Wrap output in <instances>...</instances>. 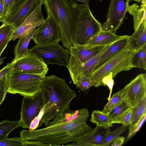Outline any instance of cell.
<instances>
[{"instance_id": "cell-1", "label": "cell", "mask_w": 146, "mask_h": 146, "mask_svg": "<svg viewBox=\"0 0 146 146\" xmlns=\"http://www.w3.org/2000/svg\"><path fill=\"white\" fill-rule=\"evenodd\" d=\"M89 117L85 108L70 110L49 121L45 128L32 131L22 130L20 139L23 146H60L85 137L94 129L86 123Z\"/></svg>"}, {"instance_id": "cell-2", "label": "cell", "mask_w": 146, "mask_h": 146, "mask_svg": "<svg viewBox=\"0 0 146 146\" xmlns=\"http://www.w3.org/2000/svg\"><path fill=\"white\" fill-rule=\"evenodd\" d=\"M40 92L44 110L38 128L70 111V103L76 96L64 79L54 75L45 76Z\"/></svg>"}, {"instance_id": "cell-3", "label": "cell", "mask_w": 146, "mask_h": 146, "mask_svg": "<svg viewBox=\"0 0 146 146\" xmlns=\"http://www.w3.org/2000/svg\"><path fill=\"white\" fill-rule=\"evenodd\" d=\"M48 16L57 24L60 30L62 46L69 49L72 40L78 14L74 0H43Z\"/></svg>"}, {"instance_id": "cell-4", "label": "cell", "mask_w": 146, "mask_h": 146, "mask_svg": "<svg viewBox=\"0 0 146 146\" xmlns=\"http://www.w3.org/2000/svg\"><path fill=\"white\" fill-rule=\"evenodd\" d=\"M78 14L72 46L87 44L101 31L102 24L94 17L88 4H78Z\"/></svg>"}, {"instance_id": "cell-5", "label": "cell", "mask_w": 146, "mask_h": 146, "mask_svg": "<svg viewBox=\"0 0 146 146\" xmlns=\"http://www.w3.org/2000/svg\"><path fill=\"white\" fill-rule=\"evenodd\" d=\"M45 76L24 72L13 68L7 76V92L18 94L23 97L34 96L40 92Z\"/></svg>"}, {"instance_id": "cell-6", "label": "cell", "mask_w": 146, "mask_h": 146, "mask_svg": "<svg viewBox=\"0 0 146 146\" xmlns=\"http://www.w3.org/2000/svg\"><path fill=\"white\" fill-rule=\"evenodd\" d=\"M137 50L126 48L94 71L90 76L93 86L98 87L103 85V78L110 72L113 78L119 73L133 68L131 59Z\"/></svg>"}, {"instance_id": "cell-7", "label": "cell", "mask_w": 146, "mask_h": 146, "mask_svg": "<svg viewBox=\"0 0 146 146\" xmlns=\"http://www.w3.org/2000/svg\"><path fill=\"white\" fill-rule=\"evenodd\" d=\"M29 52L35 54L46 64H56L68 67L70 57L69 50L64 48L59 42L36 45L29 49Z\"/></svg>"}, {"instance_id": "cell-8", "label": "cell", "mask_w": 146, "mask_h": 146, "mask_svg": "<svg viewBox=\"0 0 146 146\" xmlns=\"http://www.w3.org/2000/svg\"><path fill=\"white\" fill-rule=\"evenodd\" d=\"M131 0H111L106 21L102 25V31L115 34L123 23Z\"/></svg>"}, {"instance_id": "cell-9", "label": "cell", "mask_w": 146, "mask_h": 146, "mask_svg": "<svg viewBox=\"0 0 146 146\" xmlns=\"http://www.w3.org/2000/svg\"><path fill=\"white\" fill-rule=\"evenodd\" d=\"M32 39L36 45L59 42L61 40L60 29L56 23L47 16L38 26Z\"/></svg>"}, {"instance_id": "cell-10", "label": "cell", "mask_w": 146, "mask_h": 146, "mask_svg": "<svg viewBox=\"0 0 146 146\" xmlns=\"http://www.w3.org/2000/svg\"><path fill=\"white\" fill-rule=\"evenodd\" d=\"M43 106L40 92L33 97H23L19 120L22 128L29 129L31 123L39 114Z\"/></svg>"}, {"instance_id": "cell-11", "label": "cell", "mask_w": 146, "mask_h": 146, "mask_svg": "<svg viewBox=\"0 0 146 146\" xmlns=\"http://www.w3.org/2000/svg\"><path fill=\"white\" fill-rule=\"evenodd\" d=\"M13 69L28 73L45 76L48 68L47 64L33 54L29 53L15 60Z\"/></svg>"}, {"instance_id": "cell-12", "label": "cell", "mask_w": 146, "mask_h": 146, "mask_svg": "<svg viewBox=\"0 0 146 146\" xmlns=\"http://www.w3.org/2000/svg\"><path fill=\"white\" fill-rule=\"evenodd\" d=\"M108 45L71 46L69 49L70 57L67 68L88 61L99 54Z\"/></svg>"}, {"instance_id": "cell-13", "label": "cell", "mask_w": 146, "mask_h": 146, "mask_svg": "<svg viewBox=\"0 0 146 146\" xmlns=\"http://www.w3.org/2000/svg\"><path fill=\"white\" fill-rule=\"evenodd\" d=\"M127 88L125 100L132 108L146 98V75L141 73L125 86Z\"/></svg>"}, {"instance_id": "cell-14", "label": "cell", "mask_w": 146, "mask_h": 146, "mask_svg": "<svg viewBox=\"0 0 146 146\" xmlns=\"http://www.w3.org/2000/svg\"><path fill=\"white\" fill-rule=\"evenodd\" d=\"M42 1L27 0L18 9L4 17L1 22L10 25L15 30H16Z\"/></svg>"}, {"instance_id": "cell-15", "label": "cell", "mask_w": 146, "mask_h": 146, "mask_svg": "<svg viewBox=\"0 0 146 146\" xmlns=\"http://www.w3.org/2000/svg\"><path fill=\"white\" fill-rule=\"evenodd\" d=\"M42 4L43 1L15 30L13 40L25 36L44 21L42 12Z\"/></svg>"}, {"instance_id": "cell-16", "label": "cell", "mask_w": 146, "mask_h": 146, "mask_svg": "<svg viewBox=\"0 0 146 146\" xmlns=\"http://www.w3.org/2000/svg\"><path fill=\"white\" fill-rule=\"evenodd\" d=\"M110 131L109 128L96 125L93 131L85 137L70 144L64 145L100 146Z\"/></svg>"}, {"instance_id": "cell-17", "label": "cell", "mask_w": 146, "mask_h": 146, "mask_svg": "<svg viewBox=\"0 0 146 146\" xmlns=\"http://www.w3.org/2000/svg\"><path fill=\"white\" fill-rule=\"evenodd\" d=\"M129 36L127 35L110 44L101 55L92 73L121 51L127 48Z\"/></svg>"}, {"instance_id": "cell-18", "label": "cell", "mask_w": 146, "mask_h": 146, "mask_svg": "<svg viewBox=\"0 0 146 146\" xmlns=\"http://www.w3.org/2000/svg\"><path fill=\"white\" fill-rule=\"evenodd\" d=\"M132 109L131 121L128 125V138H130L139 131V123L143 115L146 113V98L142 100Z\"/></svg>"}, {"instance_id": "cell-19", "label": "cell", "mask_w": 146, "mask_h": 146, "mask_svg": "<svg viewBox=\"0 0 146 146\" xmlns=\"http://www.w3.org/2000/svg\"><path fill=\"white\" fill-rule=\"evenodd\" d=\"M146 44V22H142L131 36L128 38L127 48L138 50Z\"/></svg>"}, {"instance_id": "cell-20", "label": "cell", "mask_w": 146, "mask_h": 146, "mask_svg": "<svg viewBox=\"0 0 146 146\" xmlns=\"http://www.w3.org/2000/svg\"><path fill=\"white\" fill-rule=\"evenodd\" d=\"M127 12L132 16L134 31L142 22H146V0H142L139 5L136 3L129 5Z\"/></svg>"}, {"instance_id": "cell-21", "label": "cell", "mask_w": 146, "mask_h": 146, "mask_svg": "<svg viewBox=\"0 0 146 146\" xmlns=\"http://www.w3.org/2000/svg\"><path fill=\"white\" fill-rule=\"evenodd\" d=\"M127 36L118 35L111 32L101 31L87 44L92 45H107L111 44Z\"/></svg>"}, {"instance_id": "cell-22", "label": "cell", "mask_w": 146, "mask_h": 146, "mask_svg": "<svg viewBox=\"0 0 146 146\" xmlns=\"http://www.w3.org/2000/svg\"><path fill=\"white\" fill-rule=\"evenodd\" d=\"M36 29H35L25 36L19 38L14 49L15 57L13 60L23 57L29 53L28 46Z\"/></svg>"}, {"instance_id": "cell-23", "label": "cell", "mask_w": 146, "mask_h": 146, "mask_svg": "<svg viewBox=\"0 0 146 146\" xmlns=\"http://www.w3.org/2000/svg\"><path fill=\"white\" fill-rule=\"evenodd\" d=\"M15 30L5 23L0 26V57L9 42L13 39Z\"/></svg>"}, {"instance_id": "cell-24", "label": "cell", "mask_w": 146, "mask_h": 146, "mask_svg": "<svg viewBox=\"0 0 146 146\" xmlns=\"http://www.w3.org/2000/svg\"><path fill=\"white\" fill-rule=\"evenodd\" d=\"M90 121L99 126L109 128L113 126L108 113L99 110L93 111Z\"/></svg>"}, {"instance_id": "cell-25", "label": "cell", "mask_w": 146, "mask_h": 146, "mask_svg": "<svg viewBox=\"0 0 146 146\" xmlns=\"http://www.w3.org/2000/svg\"><path fill=\"white\" fill-rule=\"evenodd\" d=\"M127 91L125 86L121 90L114 94L104 107L102 111L108 113L112 109L118 105L124 99Z\"/></svg>"}, {"instance_id": "cell-26", "label": "cell", "mask_w": 146, "mask_h": 146, "mask_svg": "<svg viewBox=\"0 0 146 146\" xmlns=\"http://www.w3.org/2000/svg\"><path fill=\"white\" fill-rule=\"evenodd\" d=\"M21 126L19 120L11 121L3 120L0 123V141L7 138L13 130Z\"/></svg>"}, {"instance_id": "cell-27", "label": "cell", "mask_w": 146, "mask_h": 146, "mask_svg": "<svg viewBox=\"0 0 146 146\" xmlns=\"http://www.w3.org/2000/svg\"><path fill=\"white\" fill-rule=\"evenodd\" d=\"M133 67L146 69V44L134 54L131 60Z\"/></svg>"}, {"instance_id": "cell-28", "label": "cell", "mask_w": 146, "mask_h": 146, "mask_svg": "<svg viewBox=\"0 0 146 146\" xmlns=\"http://www.w3.org/2000/svg\"><path fill=\"white\" fill-rule=\"evenodd\" d=\"M131 108L128 103L124 100L112 109L108 114L112 123Z\"/></svg>"}, {"instance_id": "cell-29", "label": "cell", "mask_w": 146, "mask_h": 146, "mask_svg": "<svg viewBox=\"0 0 146 146\" xmlns=\"http://www.w3.org/2000/svg\"><path fill=\"white\" fill-rule=\"evenodd\" d=\"M127 126L122 125L112 132H109L100 146H109L111 145L115 139L125 131Z\"/></svg>"}, {"instance_id": "cell-30", "label": "cell", "mask_w": 146, "mask_h": 146, "mask_svg": "<svg viewBox=\"0 0 146 146\" xmlns=\"http://www.w3.org/2000/svg\"><path fill=\"white\" fill-rule=\"evenodd\" d=\"M75 85L77 88L83 92L86 91L93 86L90 78L81 73L78 75Z\"/></svg>"}, {"instance_id": "cell-31", "label": "cell", "mask_w": 146, "mask_h": 146, "mask_svg": "<svg viewBox=\"0 0 146 146\" xmlns=\"http://www.w3.org/2000/svg\"><path fill=\"white\" fill-rule=\"evenodd\" d=\"M132 111V109L131 108L120 117L113 121L112 124L122 123V125L128 126L130 123Z\"/></svg>"}, {"instance_id": "cell-32", "label": "cell", "mask_w": 146, "mask_h": 146, "mask_svg": "<svg viewBox=\"0 0 146 146\" xmlns=\"http://www.w3.org/2000/svg\"><path fill=\"white\" fill-rule=\"evenodd\" d=\"M8 75L0 80V105L2 103L7 92Z\"/></svg>"}, {"instance_id": "cell-33", "label": "cell", "mask_w": 146, "mask_h": 146, "mask_svg": "<svg viewBox=\"0 0 146 146\" xmlns=\"http://www.w3.org/2000/svg\"><path fill=\"white\" fill-rule=\"evenodd\" d=\"M23 146V141L17 137L7 138L0 141V146Z\"/></svg>"}, {"instance_id": "cell-34", "label": "cell", "mask_w": 146, "mask_h": 146, "mask_svg": "<svg viewBox=\"0 0 146 146\" xmlns=\"http://www.w3.org/2000/svg\"><path fill=\"white\" fill-rule=\"evenodd\" d=\"M112 74L111 72L102 78V82L103 85L106 86L110 90L109 97L108 99L109 100L111 98L113 88L114 84V81L113 79Z\"/></svg>"}, {"instance_id": "cell-35", "label": "cell", "mask_w": 146, "mask_h": 146, "mask_svg": "<svg viewBox=\"0 0 146 146\" xmlns=\"http://www.w3.org/2000/svg\"><path fill=\"white\" fill-rule=\"evenodd\" d=\"M27 0H11L9 6L4 16H6L22 5Z\"/></svg>"}, {"instance_id": "cell-36", "label": "cell", "mask_w": 146, "mask_h": 146, "mask_svg": "<svg viewBox=\"0 0 146 146\" xmlns=\"http://www.w3.org/2000/svg\"><path fill=\"white\" fill-rule=\"evenodd\" d=\"M44 110V106L41 110L39 114L31 122L29 127V131H32L35 130L38 127L39 122L43 115Z\"/></svg>"}, {"instance_id": "cell-37", "label": "cell", "mask_w": 146, "mask_h": 146, "mask_svg": "<svg viewBox=\"0 0 146 146\" xmlns=\"http://www.w3.org/2000/svg\"><path fill=\"white\" fill-rule=\"evenodd\" d=\"M14 62L13 61L10 63H8L0 70V80L9 73L13 68Z\"/></svg>"}, {"instance_id": "cell-38", "label": "cell", "mask_w": 146, "mask_h": 146, "mask_svg": "<svg viewBox=\"0 0 146 146\" xmlns=\"http://www.w3.org/2000/svg\"><path fill=\"white\" fill-rule=\"evenodd\" d=\"M125 137H123L119 136L113 142L111 146H121L124 143Z\"/></svg>"}, {"instance_id": "cell-39", "label": "cell", "mask_w": 146, "mask_h": 146, "mask_svg": "<svg viewBox=\"0 0 146 146\" xmlns=\"http://www.w3.org/2000/svg\"><path fill=\"white\" fill-rule=\"evenodd\" d=\"M5 13L4 0H0V22L2 20Z\"/></svg>"}, {"instance_id": "cell-40", "label": "cell", "mask_w": 146, "mask_h": 146, "mask_svg": "<svg viewBox=\"0 0 146 146\" xmlns=\"http://www.w3.org/2000/svg\"><path fill=\"white\" fill-rule=\"evenodd\" d=\"M11 1V0H4L5 13L7 11Z\"/></svg>"}, {"instance_id": "cell-41", "label": "cell", "mask_w": 146, "mask_h": 146, "mask_svg": "<svg viewBox=\"0 0 146 146\" xmlns=\"http://www.w3.org/2000/svg\"><path fill=\"white\" fill-rule=\"evenodd\" d=\"M78 1L83 3L84 4L88 5L89 2V0H77Z\"/></svg>"}, {"instance_id": "cell-42", "label": "cell", "mask_w": 146, "mask_h": 146, "mask_svg": "<svg viewBox=\"0 0 146 146\" xmlns=\"http://www.w3.org/2000/svg\"><path fill=\"white\" fill-rule=\"evenodd\" d=\"M6 57H3V58H0V65H1L3 62V60Z\"/></svg>"}, {"instance_id": "cell-43", "label": "cell", "mask_w": 146, "mask_h": 146, "mask_svg": "<svg viewBox=\"0 0 146 146\" xmlns=\"http://www.w3.org/2000/svg\"><path fill=\"white\" fill-rule=\"evenodd\" d=\"M133 0L134 1H136V2H141V1L142 0Z\"/></svg>"}, {"instance_id": "cell-44", "label": "cell", "mask_w": 146, "mask_h": 146, "mask_svg": "<svg viewBox=\"0 0 146 146\" xmlns=\"http://www.w3.org/2000/svg\"><path fill=\"white\" fill-rule=\"evenodd\" d=\"M100 1H102V0H100Z\"/></svg>"}]
</instances>
